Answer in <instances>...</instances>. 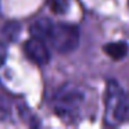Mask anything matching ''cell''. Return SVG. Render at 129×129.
<instances>
[{"label":"cell","instance_id":"6da1fadb","mask_svg":"<svg viewBox=\"0 0 129 129\" xmlns=\"http://www.w3.org/2000/svg\"><path fill=\"white\" fill-rule=\"evenodd\" d=\"M32 36L43 39L53 50L58 53H71L79 45L81 35L75 25L65 22H51L46 18H39L31 25Z\"/></svg>","mask_w":129,"mask_h":129},{"label":"cell","instance_id":"7a4b0ae2","mask_svg":"<svg viewBox=\"0 0 129 129\" xmlns=\"http://www.w3.org/2000/svg\"><path fill=\"white\" fill-rule=\"evenodd\" d=\"M87 93L76 85H64L53 97V110L62 121L68 123L81 119L86 107Z\"/></svg>","mask_w":129,"mask_h":129},{"label":"cell","instance_id":"3957f363","mask_svg":"<svg viewBox=\"0 0 129 129\" xmlns=\"http://www.w3.org/2000/svg\"><path fill=\"white\" fill-rule=\"evenodd\" d=\"M104 122L110 126L119 125L126 115L128 101L125 92L115 81H108L106 87V100H104Z\"/></svg>","mask_w":129,"mask_h":129},{"label":"cell","instance_id":"277c9868","mask_svg":"<svg viewBox=\"0 0 129 129\" xmlns=\"http://www.w3.org/2000/svg\"><path fill=\"white\" fill-rule=\"evenodd\" d=\"M24 51L32 62L38 65H46L50 61V51L47 43L38 36H32L24 45Z\"/></svg>","mask_w":129,"mask_h":129},{"label":"cell","instance_id":"5b68a950","mask_svg":"<svg viewBox=\"0 0 129 129\" xmlns=\"http://www.w3.org/2000/svg\"><path fill=\"white\" fill-rule=\"evenodd\" d=\"M103 50L110 58L115 60V61H119V60L125 58L128 56L129 47L125 42H111V43L104 45Z\"/></svg>","mask_w":129,"mask_h":129},{"label":"cell","instance_id":"8992f818","mask_svg":"<svg viewBox=\"0 0 129 129\" xmlns=\"http://www.w3.org/2000/svg\"><path fill=\"white\" fill-rule=\"evenodd\" d=\"M50 10L57 15H62L70 9V0H47Z\"/></svg>","mask_w":129,"mask_h":129},{"label":"cell","instance_id":"52a82bcc","mask_svg":"<svg viewBox=\"0 0 129 129\" xmlns=\"http://www.w3.org/2000/svg\"><path fill=\"white\" fill-rule=\"evenodd\" d=\"M6 53H7L6 45H4L3 42H0V65L4 62V58H6Z\"/></svg>","mask_w":129,"mask_h":129}]
</instances>
